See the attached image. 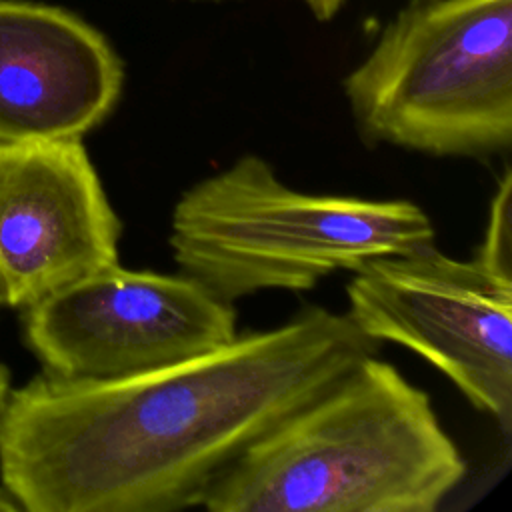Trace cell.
<instances>
[{"mask_svg":"<svg viewBox=\"0 0 512 512\" xmlns=\"http://www.w3.org/2000/svg\"><path fill=\"white\" fill-rule=\"evenodd\" d=\"M122 222L82 140L0 146V304L22 308L118 264Z\"/></svg>","mask_w":512,"mask_h":512,"instance_id":"7","label":"cell"},{"mask_svg":"<svg viewBox=\"0 0 512 512\" xmlns=\"http://www.w3.org/2000/svg\"><path fill=\"white\" fill-rule=\"evenodd\" d=\"M26 342L62 378H120L168 366L232 342L236 310L178 272L88 274L28 306Z\"/></svg>","mask_w":512,"mask_h":512,"instance_id":"6","label":"cell"},{"mask_svg":"<svg viewBox=\"0 0 512 512\" xmlns=\"http://www.w3.org/2000/svg\"><path fill=\"white\" fill-rule=\"evenodd\" d=\"M510 198H512V174H510V168L506 166L490 204L484 240L474 254V258L484 262L488 268L506 276H512Z\"/></svg>","mask_w":512,"mask_h":512,"instance_id":"9","label":"cell"},{"mask_svg":"<svg viewBox=\"0 0 512 512\" xmlns=\"http://www.w3.org/2000/svg\"><path fill=\"white\" fill-rule=\"evenodd\" d=\"M434 236L410 200L300 192L264 158L244 154L178 198L168 242L182 274L234 302L262 290L304 292Z\"/></svg>","mask_w":512,"mask_h":512,"instance_id":"3","label":"cell"},{"mask_svg":"<svg viewBox=\"0 0 512 512\" xmlns=\"http://www.w3.org/2000/svg\"><path fill=\"white\" fill-rule=\"evenodd\" d=\"M18 510H22L20 504L4 486H0V512H18Z\"/></svg>","mask_w":512,"mask_h":512,"instance_id":"12","label":"cell"},{"mask_svg":"<svg viewBox=\"0 0 512 512\" xmlns=\"http://www.w3.org/2000/svg\"><path fill=\"white\" fill-rule=\"evenodd\" d=\"M304 2L318 20H328L338 12L344 0H304Z\"/></svg>","mask_w":512,"mask_h":512,"instance_id":"10","label":"cell"},{"mask_svg":"<svg viewBox=\"0 0 512 512\" xmlns=\"http://www.w3.org/2000/svg\"><path fill=\"white\" fill-rule=\"evenodd\" d=\"M366 142L482 156L512 142V0H414L344 80Z\"/></svg>","mask_w":512,"mask_h":512,"instance_id":"4","label":"cell"},{"mask_svg":"<svg viewBox=\"0 0 512 512\" xmlns=\"http://www.w3.org/2000/svg\"><path fill=\"white\" fill-rule=\"evenodd\" d=\"M430 396L368 354L252 442L210 512H434L466 476Z\"/></svg>","mask_w":512,"mask_h":512,"instance_id":"2","label":"cell"},{"mask_svg":"<svg viewBox=\"0 0 512 512\" xmlns=\"http://www.w3.org/2000/svg\"><path fill=\"white\" fill-rule=\"evenodd\" d=\"M8 392H10V372H8V368L0 362V414H2V410H4Z\"/></svg>","mask_w":512,"mask_h":512,"instance_id":"11","label":"cell"},{"mask_svg":"<svg viewBox=\"0 0 512 512\" xmlns=\"http://www.w3.org/2000/svg\"><path fill=\"white\" fill-rule=\"evenodd\" d=\"M348 316L376 342L426 358L512 432V276L422 244L358 268Z\"/></svg>","mask_w":512,"mask_h":512,"instance_id":"5","label":"cell"},{"mask_svg":"<svg viewBox=\"0 0 512 512\" xmlns=\"http://www.w3.org/2000/svg\"><path fill=\"white\" fill-rule=\"evenodd\" d=\"M380 342L306 306L216 350L120 378L42 372L0 414V480L28 512H170Z\"/></svg>","mask_w":512,"mask_h":512,"instance_id":"1","label":"cell"},{"mask_svg":"<svg viewBox=\"0 0 512 512\" xmlns=\"http://www.w3.org/2000/svg\"><path fill=\"white\" fill-rule=\"evenodd\" d=\"M122 62L78 16L0 0V146L82 140L114 110Z\"/></svg>","mask_w":512,"mask_h":512,"instance_id":"8","label":"cell"}]
</instances>
